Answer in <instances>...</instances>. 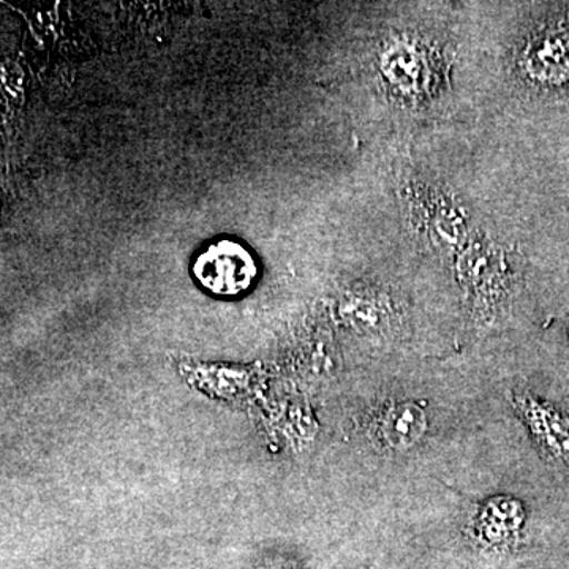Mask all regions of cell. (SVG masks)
Instances as JSON below:
<instances>
[{
    "mask_svg": "<svg viewBox=\"0 0 569 569\" xmlns=\"http://www.w3.org/2000/svg\"><path fill=\"white\" fill-rule=\"evenodd\" d=\"M194 277L206 290L219 296L244 293L257 277V264L244 247L233 241H220L208 247L197 258Z\"/></svg>",
    "mask_w": 569,
    "mask_h": 569,
    "instance_id": "6da1fadb",
    "label": "cell"
},
{
    "mask_svg": "<svg viewBox=\"0 0 569 569\" xmlns=\"http://www.w3.org/2000/svg\"><path fill=\"white\" fill-rule=\"evenodd\" d=\"M429 429V417L421 403L399 400L383 408L377 418L376 433L385 448L403 452L417 447Z\"/></svg>",
    "mask_w": 569,
    "mask_h": 569,
    "instance_id": "277c9868",
    "label": "cell"
},
{
    "mask_svg": "<svg viewBox=\"0 0 569 569\" xmlns=\"http://www.w3.org/2000/svg\"><path fill=\"white\" fill-rule=\"evenodd\" d=\"M530 73L538 80H569V29H552L529 50Z\"/></svg>",
    "mask_w": 569,
    "mask_h": 569,
    "instance_id": "5b68a950",
    "label": "cell"
},
{
    "mask_svg": "<svg viewBox=\"0 0 569 569\" xmlns=\"http://www.w3.org/2000/svg\"><path fill=\"white\" fill-rule=\"evenodd\" d=\"M527 509L519 498L493 496L479 505L473 518L475 539L481 549L501 552L519 541L526 527Z\"/></svg>",
    "mask_w": 569,
    "mask_h": 569,
    "instance_id": "7a4b0ae2",
    "label": "cell"
},
{
    "mask_svg": "<svg viewBox=\"0 0 569 569\" xmlns=\"http://www.w3.org/2000/svg\"><path fill=\"white\" fill-rule=\"evenodd\" d=\"M511 402L539 449L549 459L569 462V417L527 392H515Z\"/></svg>",
    "mask_w": 569,
    "mask_h": 569,
    "instance_id": "3957f363",
    "label": "cell"
}]
</instances>
